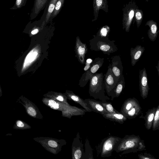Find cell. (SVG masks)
I'll return each mask as SVG.
<instances>
[{"mask_svg":"<svg viewBox=\"0 0 159 159\" xmlns=\"http://www.w3.org/2000/svg\"><path fill=\"white\" fill-rule=\"evenodd\" d=\"M84 100L92 111L99 113L102 115L108 113L99 101L90 98L85 99Z\"/></svg>","mask_w":159,"mask_h":159,"instance_id":"16","label":"cell"},{"mask_svg":"<svg viewBox=\"0 0 159 159\" xmlns=\"http://www.w3.org/2000/svg\"><path fill=\"white\" fill-rule=\"evenodd\" d=\"M156 67L157 68V70L158 74L159 75V61H158L157 66H156Z\"/></svg>","mask_w":159,"mask_h":159,"instance_id":"39","label":"cell"},{"mask_svg":"<svg viewBox=\"0 0 159 159\" xmlns=\"http://www.w3.org/2000/svg\"><path fill=\"white\" fill-rule=\"evenodd\" d=\"M104 76L105 91L107 95L111 96V92L115 87L118 80L112 71L111 64H109L107 70Z\"/></svg>","mask_w":159,"mask_h":159,"instance_id":"11","label":"cell"},{"mask_svg":"<svg viewBox=\"0 0 159 159\" xmlns=\"http://www.w3.org/2000/svg\"><path fill=\"white\" fill-rule=\"evenodd\" d=\"M57 0H50L45 7L44 13L41 18L45 20V26L49 23L51 16L52 13Z\"/></svg>","mask_w":159,"mask_h":159,"instance_id":"20","label":"cell"},{"mask_svg":"<svg viewBox=\"0 0 159 159\" xmlns=\"http://www.w3.org/2000/svg\"><path fill=\"white\" fill-rule=\"evenodd\" d=\"M44 97L60 102L66 104H69L67 102V98L65 93L50 91L43 95Z\"/></svg>","mask_w":159,"mask_h":159,"instance_id":"24","label":"cell"},{"mask_svg":"<svg viewBox=\"0 0 159 159\" xmlns=\"http://www.w3.org/2000/svg\"><path fill=\"white\" fill-rule=\"evenodd\" d=\"M121 138L117 136L110 135L103 139L97 147L98 155L102 157H109Z\"/></svg>","mask_w":159,"mask_h":159,"instance_id":"6","label":"cell"},{"mask_svg":"<svg viewBox=\"0 0 159 159\" xmlns=\"http://www.w3.org/2000/svg\"><path fill=\"white\" fill-rule=\"evenodd\" d=\"M102 115L106 119L121 124H123L127 120V118L123 114L119 111L114 113H107Z\"/></svg>","mask_w":159,"mask_h":159,"instance_id":"25","label":"cell"},{"mask_svg":"<svg viewBox=\"0 0 159 159\" xmlns=\"http://www.w3.org/2000/svg\"><path fill=\"white\" fill-rule=\"evenodd\" d=\"M104 59L103 58L100 57L95 59L89 70L87 72V79H90L92 76L102 66L104 62Z\"/></svg>","mask_w":159,"mask_h":159,"instance_id":"26","label":"cell"},{"mask_svg":"<svg viewBox=\"0 0 159 159\" xmlns=\"http://www.w3.org/2000/svg\"><path fill=\"white\" fill-rule=\"evenodd\" d=\"M115 40H111L108 37H102L98 35L94 36L92 44V48L96 51H101L104 54L110 55L118 50L115 43Z\"/></svg>","mask_w":159,"mask_h":159,"instance_id":"4","label":"cell"},{"mask_svg":"<svg viewBox=\"0 0 159 159\" xmlns=\"http://www.w3.org/2000/svg\"><path fill=\"white\" fill-rule=\"evenodd\" d=\"M65 0H57L54 10L52 13L49 21L50 22L52 21L54 18L59 13L64 5Z\"/></svg>","mask_w":159,"mask_h":159,"instance_id":"28","label":"cell"},{"mask_svg":"<svg viewBox=\"0 0 159 159\" xmlns=\"http://www.w3.org/2000/svg\"><path fill=\"white\" fill-rule=\"evenodd\" d=\"M111 70L116 78L118 80L123 75V66L120 56L116 55L111 58Z\"/></svg>","mask_w":159,"mask_h":159,"instance_id":"14","label":"cell"},{"mask_svg":"<svg viewBox=\"0 0 159 159\" xmlns=\"http://www.w3.org/2000/svg\"><path fill=\"white\" fill-rule=\"evenodd\" d=\"M50 0H34V4L32 9L30 20H31L36 18L40 12L45 8L47 4Z\"/></svg>","mask_w":159,"mask_h":159,"instance_id":"17","label":"cell"},{"mask_svg":"<svg viewBox=\"0 0 159 159\" xmlns=\"http://www.w3.org/2000/svg\"><path fill=\"white\" fill-rule=\"evenodd\" d=\"M67 99L74 101L80 105L87 112H92L91 110L87 106V104L84 99L81 98L79 96L75 94L73 92L70 90H66L65 93Z\"/></svg>","mask_w":159,"mask_h":159,"instance_id":"21","label":"cell"},{"mask_svg":"<svg viewBox=\"0 0 159 159\" xmlns=\"http://www.w3.org/2000/svg\"><path fill=\"white\" fill-rule=\"evenodd\" d=\"M43 103L48 107L61 112V116L70 119L74 116H82L85 114L86 110L83 108L73 106L60 102L43 97Z\"/></svg>","mask_w":159,"mask_h":159,"instance_id":"2","label":"cell"},{"mask_svg":"<svg viewBox=\"0 0 159 159\" xmlns=\"http://www.w3.org/2000/svg\"><path fill=\"white\" fill-rule=\"evenodd\" d=\"M16 102L22 104L25 108L27 114L30 116L37 119H43V116L37 106L25 97L21 96Z\"/></svg>","mask_w":159,"mask_h":159,"instance_id":"10","label":"cell"},{"mask_svg":"<svg viewBox=\"0 0 159 159\" xmlns=\"http://www.w3.org/2000/svg\"><path fill=\"white\" fill-rule=\"evenodd\" d=\"M142 108L139 102L135 98H129L126 99L121 107L120 112L127 119H132L140 114Z\"/></svg>","mask_w":159,"mask_h":159,"instance_id":"7","label":"cell"},{"mask_svg":"<svg viewBox=\"0 0 159 159\" xmlns=\"http://www.w3.org/2000/svg\"><path fill=\"white\" fill-rule=\"evenodd\" d=\"M76 52L79 60L82 63H84L85 54L87 50L86 45L81 42L78 37L76 38Z\"/></svg>","mask_w":159,"mask_h":159,"instance_id":"27","label":"cell"},{"mask_svg":"<svg viewBox=\"0 0 159 159\" xmlns=\"http://www.w3.org/2000/svg\"><path fill=\"white\" fill-rule=\"evenodd\" d=\"M110 28L107 25L102 27L99 30L97 35L102 37H108Z\"/></svg>","mask_w":159,"mask_h":159,"instance_id":"33","label":"cell"},{"mask_svg":"<svg viewBox=\"0 0 159 159\" xmlns=\"http://www.w3.org/2000/svg\"><path fill=\"white\" fill-rule=\"evenodd\" d=\"M145 26H148L149 29L148 32L149 38L152 41H154L156 39L159 33L157 23L152 20L147 22Z\"/></svg>","mask_w":159,"mask_h":159,"instance_id":"19","label":"cell"},{"mask_svg":"<svg viewBox=\"0 0 159 159\" xmlns=\"http://www.w3.org/2000/svg\"><path fill=\"white\" fill-rule=\"evenodd\" d=\"M31 126L25 121L21 120L15 121L13 128L16 129L25 130L31 129Z\"/></svg>","mask_w":159,"mask_h":159,"instance_id":"29","label":"cell"},{"mask_svg":"<svg viewBox=\"0 0 159 159\" xmlns=\"http://www.w3.org/2000/svg\"><path fill=\"white\" fill-rule=\"evenodd\" d=\"M91 63L86 62V65L84 68L85 71L87 70L90 68Z\"/></svg>","mask_w":159,"mask_h":159,"instance_id":"36","label":"cell"},{"mask_svg":"<svg viewBox=\"0 0 159 159\" xmlns=\"http://www.w3.org/2000/svg\"><path fill=\"white\" fill-rule=\"evenodd\" d=\"M27 0H16L14 6L10 8L11 10L20 9L25 6Z\"/></svg>","mask_w":159,"mask_h":159,"instance_id":"34","label":"cell"},{"mask_svg":"<svg viewBox=\"0 0 159 159\" xmlns=\"http://www.w3.org/2000/svg\"><path fill=\"white\" fill-rule=\"evenodd\" d=\"M93 7L94 19L92 20V22L97 20L100 10H103L106 13L108 11L107 0H93Z\"/></svg>","mask_w":159,"mask_h":159,"instance_id":"15","label":"cell"},{"mask_svg":"<svg viewBox=\"0 0 159 159\" xmlns=\"http://www.w3.org/2000/svg\"><path fill=\"white\" fill-rule=\"evenodd\" d=\"M125 78L122 75L119 77L115 87L111 92V97L112 100L120 95L125 87Z\"/></svg>","mask_w":159,"mask_h":159,"instance_id":"23","label":"cell"},{"mask_svg":"<svg viewBox=\"0 0 159 159\" xmlns=\"http://www.w3.org/2000/svg\"><path fill=\"white\" fill-rule=\"evenodd\" d=\"M145 50V48L140 45L136 46L135 48H131L130 50L131 64L134 66L139 61Z\"/></svg>","mask_w":159,"mask_h":159,"instance_id":"18","label":"cell"},{"mask_svg":"<svg viewBox=\"0 0 159 159\" xmlns=\"http://www.w3.org/2000/svg\"><path fill=\"white\" fill-rule=\"evenodd\" d=\"M2 91L0 85V97H1L2 96Z\"/></svg>","mask_w":159,"mask_h":159,"instance_id":"38","label":"cell"},{"mask_svg":"<svg viewBox=\"0 0 159 159\" xmlns=\"http://www.w3.org/2000/svg\"><path fill=\"white\" fill-rule=\"evenodd\" d=\"M93 62V60L92 59L90 58L86 60V62L89 63H92Z\"/></svg>","mask_w":159,"mask_h":159,"instance_id":"37","label":"cell"},{"mask_svg":"<svg viewBox=\"0 0 159 159\" xmlns=\"http://www.w3.org/2000/svg\"><path fill=\"white\" fill-rule=\"evenodd\" d=\"M156 110V107L149 109L146 112V114L144 116L143 115L139 117L140 118H143L145 120L144 125L148 130L150 129L152 127L155 113Z\"/></svg>","mask_w":159,"mask_h":159,"instance_id":"22","label":"cell"},{"mask_svg":"<svg viewBox=\"0 0 159 159\" xmlns=\"http://www.w3.org/2000/svg\"><path fill=\"white\" fill-rule=\"evenodd\" d=\"M33 139L39 143L48 151L54 154H57L61 151L62 147L66 142L64 139H58L47 137H38Z\"/></svg>","mask_w":159,"mask_h":159,"instance_id":"5","label":"cell"},{"mask_svg":"<svg viewBox=\"0 0 159 159\" xmlns=\"http://www.w3.org/2000/svg\"><path fill=\"white\" fill-rule=\"evenodd\" d=\"M138 157L139 159H156L152 155L146 152L139 154Z\"/></svg>","mask_w":159,"mask_h":159,"instance_id":"35","label":"cell"},{"mask_svg":"<svg viewBox=\"0 0 159 159\" xmlns=\"http://www.w3.org/2000/svg\"><path fill=\"white\" fill-rule=\"evenodd\" d=\"M40 53L39 46H35L28 52L22 61H18L16 69L19 76L24 73L34 63L39 56Z\"/></svg>","mask_w":159,"mask_h":159,"instance_id":"8","label":"cell"},{"mask_svg":"<svg viewBox=\"0 0 159 159\" xmlns=\"http://www.w3.org/2000/svg\"><path fill=\"white\" fill-rule=\"evenodd\" d=\"M138 7L134 0H131L126 4L123 9V29L129 32L134 17L135 9Z\"/></svg>","mask_w":159,"mask_h":159,"instance_id":"9","label":"cell"},{"mask_svg":"<svg viewBox=\"0 0 159 159\" xmlns=\"http://www.w3.org/2000/svg\"><path fill=\"white\" fill-rule=\"evenodd\" d=\"M99 102L108 113H114L118 112L114 108L111 102L101 101H99Z\"/></svg>","mask_w":159,"mask_h":159,"instance_id":"32","label":"cell"},{"mask_svg":"<svg viewBox=\"0 0 159 159\" xmlns=\"http://www.w3.org/2000/svg\"><path fill=\"white\" fill-rule=\"evenodd\" d=\"M152 128L153 131L159 129V105L156 107Z\"/></svg>","mask_w":159,"mask_h":159,"instance_id":"31","label":"cell"},{"mask_svg":"<svg viewBox=\"0 0 159 159\" xmlns=\"http://www.w3.org/2000/svg\"><path fill=\"white\" fill-rule=\"evenodd\" d=\"M79 132L74 138L72 145V157L73 159H85L84 145L80 139Z\"/></svg>","mask_w":159,"mask_h":159,"instance_id":"12","label":"cell"},{"mask_svg":"<svg viewBox=\"0 0 159 159\" xmlns=\"http://www.w3.org/2000/svg\"><path fill=\"white\" fill-rule=\"evenodd\" d=\"M139 88L140 95L145 99L148 96L149 88L148 82V75L145 68L139 71Z\"/></svg>","mask_w":159,"mask_h":159,"instance_id":"13","label":"cell"},{"mask_svg":"<svg viewBox=\"0 0 159 159\" xmlns=\"http://www.w3.org/2000/svg\"><path fill=\"white\" fill-rule=\"evenodd\" d=\"M143 11L139 9L137 7L135 9L134 16L137 26L139 28L141 25L143 18Z\"/></svg>","mask_w":159,"mask_h":159,"instance_id":"30","label":"cell"},{"mask_svg":"<svg viewBox=\"0 0 159 159\" xmlns=\"http://www.w3.org/2000/svg\"><path fill=\"white\" fill-rule=\"evenodd\" d=\"M103 73H95L91 78L89 93L90 95L95 99L107 102L110 98L105 95Z\"/></svg>","mask_w":159,"mask_h":159,"instance_id":"3","label":"cell"},{"mask_svg":"<svg viewBox=\"0 0 159 159\" xmlns=\"http://www.w3.org/2000/svg\"><path fill=\"white\" fill-rule=\"evenodd\" d=\"M146 150L144 141L139 135H126L116 146L114 150L121 155L131 152H136Z\"/></svg>","mask_w":159,"mask_h":159,"instance_id":"1","label":"cell"}]
</instances>
